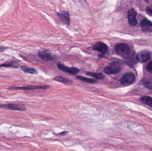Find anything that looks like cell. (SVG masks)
<instances>
[{
	"label": "cell",
	"mask_w": 152,
	"mask_h": 151,
	"mask_svg": "<svg viewBox=\"0 0 152 151\" xmlns=\"http://www.w3.org/2000/svg\"><path fill=\"white\" fill-rule=\"evenodd\" d=\"M141 25L142 27H149L152 26V22L147 19H144L141 22Z\"/></svg>",
	"instance_id": "cell-19"
},
{
	"label": "cell",
	"mask_w": 152,
	"mask_h": 151,
	"mask_svg": "<svg viewBox=\"0 0 152 151\" xmlns=\"http://www.w3.org/2000/svg\"><path fill=\"white\" fill-rule=\"evenodd\" d=\"M125 61L127 64L131 66H132L137 63V56H135L134 54H130L125 58Z\"/></svg>",
	"instance_id": "cell-12"
},
{
	"label": "cell",
	"mask_w": 152,
	"mask_h": 151,
	"mask_svg": "<svg viewBox=\"0 0 152 151\" xmlns=\"http://www.w3.org/2000/svg\"><path fill=\"white\" fill-rule=\"evenodd\" d=\"M86 74L87 76L95 78L98 79H103L105 78V76L102 73H96V72H86Z\"/></svg>",
	"instance_id": "cell-16"
},
{
	"label": "cell",
	"mask_w": 152,
	"mask_h": 151,
	"mask_svg": "<svg viewBox=\"0 0 152 151\" xmlns=\"http://www.w3.org/2000/svg\"><path fill=\"white\" fill-rule=\"evenodd\" d=\"M54 80L65 84H70V83L73 82V81L71 80L70 79L65 78L63 77L60 76H57L54 78Z\"/></svg>",
	"instance_id": "cell-15"
},
{
	"label": "cell",
	"mask_w": 152,
	"mask_h": 151,
	"mask_svg": "<svg viewBox=\"0 0 152 151\" xmlns=\"http://www.w3.org/2000/svg\"><path fill=\"white\" fill-rule=\"evenodd\" d=\"M0 109H9L14 111H24L26 108L24 105L20 103H8L0 104Z\"/></svg>",
	"instance_id": "cell-3"
},
{
	"label": "cell",
	"mask_w": 152,
	"mask_h": 151,
	"mask_svg": "<svg viewBox=\"0 0 152 151\" xmlns=\"http://www.w3.org/2000/svg\"><path fill=\"white\" fill-rule=\"evenodd\" d=\"M0 96H1V94H0Z\"/></svg>",
	"instance_id": "cell-24"
},
{
	"label": "cell",
	"mask_w": 152,
	"mask_h": 151,
	"mask_svg": "<svg viewBox=\"0 0 152 151\" xmlns=\"http://www.w3.org/2000/svg\"><path fill=\"white\" fill-rule=\"evenodd\" d=\"M115 50L118 55L124 58L126 57L130 53V49L129 45L124 43L116 44L115 47Z\"/></svg>",
	"instance_id": "cell-1"
},
{
	"label": "cell",
	"mask_w": 152,
	"mask_h": 151,
	"mask_svg": "<svg viewBox=\"0 0 152 151\" xmlns=\"http://www.w3.org/2000/svg\"><path fill=\"white\" fill-rule=\"evenodd\" d=\"M49 88L48 86H27L24 87H13L9 88L10 90H33L37 89H46Z\"/></svg>",
	"instance_id": "cell-7"
},
{
	"label": "cell",
	"mask_w": 152,
	"mask_h": 151,
	"mask_svg": "<svg viewBox=\"0 0 152 151\" xmlns=\"http://www.w3.org/2000/svg\"><path fill=\"white\" fill-rule=\"evenodd\" d=\"M146 12L149 15L152 17V7H148L146 8Z\"/></svg>",
	"instance_id": "cell-22"
},
{
	"label": "cell",
	"mask_w": 152,
	"mask_h": 151,
	"mask_svg": "<svg viewBox=\"0 0 152 151\" xmlns=\"http://www.w3.org/2000/svg\"><path fill=\"white\" fill-rule=\"evenodd\" d=\"M17 64H18V62L17 61L10 60L0 65V67H12V68H18Z\"/></svg>",
	"instance_id": "cell-14"
},
{
	"label": "cell",
	"mask_w": 152,
	"mask_h": 151,
	"mask_svg": "<svg viewBox=\"0 0 152 151\" xmlns=\"http://www.w3.org/2000/svg\"><path fill=\"white\" fill-rule=\"evenodd\" d=\"M57 15L64 24L70 25V17L69 12L67 11H63L61 13H57Z\"/></svg>",
	"instance_id": "cell-11"
},
{
	"label": "cell",
	"mask_w": 152,
	"mask_h": 151,
	"mask_svg": "<svg viewBox=\"0 0 152 151\" xmlns=\"http://www.w3.org/2000/svg\"><path fill=\"white\" fill-rule=\"evenodd\" d=\"M21 70L25 73L28 74H33V75H36L38 74V71L33 67H29L26 65H23L21 66Z\"/></svg>",
	"instance_id": "cell-13"
},
{
	"label": "cell",
	"mask_w": 152,
	"mask_h": 151,
	"mask_svg": "<svg viewBox=\"0 0 152 151\" xmlns=\"http://www.w3.org/2000/svg\"><path fill=\"white\" fill-rule=\"evenodd\" d=\"M135 76L132 73H128L125 74L121 79V83L124 86H129L134 82Z\"/></svg>",
	"instance_id": "cell-4"
},
{
	"label": "cell",
	"mask_w": 152,
	"mask_h": 151,
	"mask_svg": "<svg viewBox=\"0 0 152 151\" xmlns=\"http://www.w3.org/2000/svg\"><path fill=\"white\" fill-rule=\"evenodd\" d=\"M38 55L41 60L45 61H52L54 60V58L50 53L46 51H39L38 52Z\"/></svg>",
	"instance_id": "cell-10"
},
{
	"label": "cell",
	"mask_w": 152,
	"mask_h": 151,
	"mask_svg": "<svg viewBox=\"0 0 152 151\" xmlns=\"http://www.w3.org/2000/svg\"><path fill=\"white\" fill-rule=\"evenodd\" d=\"M144 85L146 88L151 90L152 89V80H148L144 82Z\"/></svg>",
	"instance_id": "cell-20"
},
{
	"label": "cell",
	"mask_w": 152,
	"mask_h": 151,
	"mask_svg": "<svg viewBox=\"0 0 152 151\" xmlns=\"http://www.w3.org/2000/svg\"><path fill=\"white\" fill-rule=\"evenodd\" d=\"M7 48L4 46H0V52H3L6 50Z\"/></svg>",
	"instance_id": "cell-23"
},
{
	"label": "cell",
	"mask_w": 152,
	"mask_h": 151,
	"mask_svg": "<svg viewBox=\"0 0 152 151\" xmlns=\"http://www.w3.org/2000/svg\"><path fill=\"white\" fill-rule=\"evenodd\" d=\"M121 70V66L120 63L114 61L104 68V72L108 75H114L119 73Z\"/></svg>",
	"instance_id": "cell-2"
},
{
	"label": "cell",
	"mask_w": 152,
	"mask_h": 151,
	"mask_svg": "<svg viewBox=\"0 0 152 151\" xmlns=\"http://www.w3.org/2000/svg\"><path fill=\"white\" fill-rule=\"evenodd\" d=\"M150 53L146 51H143L138 53V54L137 55V61L141 63H145L147 61L150 59Z\"/></svg>",
	"instance_id": "cell-8"
},
{
	"label": "cell",
	"mask_w": 152,
	"mask_h": 151,
	"mask_svg": "<svg viewBox=\"0 0 152 151\" xmlns=\"http://www.w3.org/2000/svg\"><path fill=\"white\" fill-rule=\"evenodd\" d=\"M93 49L100 52V57L103 56L108 51V48L106 44L103 42H99L96 43L93 47Z\"/></svg>",
	"instance_id": "cell-6"
},
{
	"label": "cell",
	"mask_w": 152,
	"mask_h": 151,
	"mask_svg": "<svg viewBox=\"0 0 152 151\" xmlns=\"http://www.w3.org/2000/svg\"><path fill=\"white\" fill-rule=\"evenodd\" d=\"M141 101L144 104L152 108V98L149 96H144L141 98Z\"/></svg>",
	"instance_id": "cell-17"
},
{
	"label": "cell",
	"mask_w": 152,
	"mask_h": 151,
	"mask_svg": "<svg viewBox=\"0 0 152 151\" xmlns=\"http://www.w3.org/2000/svg\"><path fill=\"white\" fill-rule=\"evenodd\" d=\"M136 16V12L133 8H132L128 11V21H129V24L132 26H135L137 24Z\"/></svg>",
	"instance_id": "cell-9"
},
{
	"label": "cell",
	"mask_w": 152,
	"mask_h": 151,
	"mask_svg": "<svg viewBox=\"0 0 152 151\" xmlns=\"http://www.w3.org/2000/svg\"><path fill=\"white\" fill-rule=\"evenodd\" d=\"M57 67L59 70L62 71L65 73L68 74H71V75H75L77 74L79 72V70L77 67H69L62 64H57Z\"/></svg>",
	"instance_id": "cell-5"
},
{
	"label": "cell",
	"mask_w": 152,
	"mask_h": 151,
	"mask_svg": "<svg viewBox=\"0 0 152 151\" xmlns=\"http://www.w3.org/2000/svg\"><path fill=\"white\" fill-rule=\"evenodd\" d=\"M147 71L149 73H152V60L149 62L146 66Z\"/></svg>",
	"instance_id": "cell-21"
},
{
	"label": "cell",
	"mask_w": 152,
	"mask_h": 151,
	"mask_svg": "<svg viewBox=\"0 0 152 151\" xmlns=\"http://www.w3.org/2000/svg\"><path fill=\"white\" fill-rule=\"evenodd\" d=\"M76 78L79 79L80 80L84 82H87L89 83H95L97 82V81L92 78H87L81 76H77L76 77Z\"/></svg>",
	"instance_id": "cell-18"
}]
</instances>
